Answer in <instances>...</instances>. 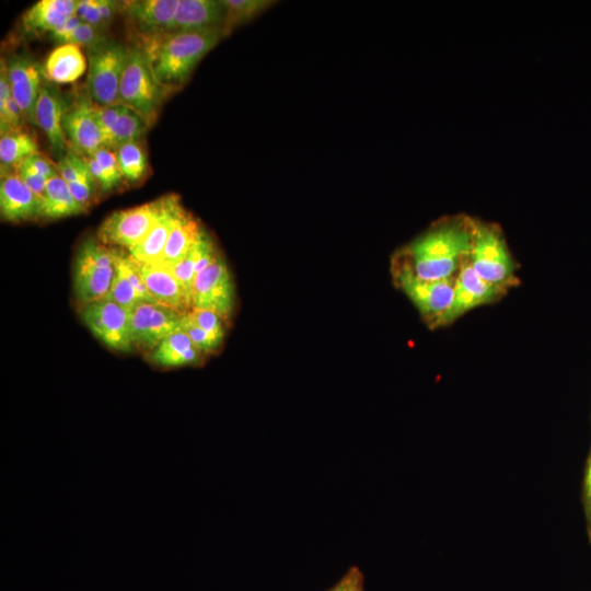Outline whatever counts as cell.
Masks as SVG:
<instances>
[{"label":"cell","mask_w":591,"mask_h":591,"mask_svg":"<svg viewBox=\"0 0 591 591\" xmlns=\"http://www.w3.org/2000/svg\"><path fill=\"white\" fill-rule=\"evenodd\" d=\"M12 96L24 118L35 124V106L42 86L43 68L28 55H12L5 60Z\"/></svg>","instance_id":"obj_13"},{"label":"cell","mask_w":591,"mask_h":591,"mask_svg":"<svg viewBox=\"0 0 591 591\" xmlns=\"http://www.w3.org/2000/svg\"><path fill=\"white\" fill-rule=\"evenodd\" d=\"M62 128L66 138L80 155L92 157L103 147V134L95 117V104L89 93L68 107Z\"/></svg>","instance_id":"obj_12"},{"label":"cell","mask_w":591,"mask_h":591,"mask_svg":"<svg viewBox=\"0 0 591 591\" xmlns=\"http://www.w3.org/2000/svg\"><path fill=\"white\" fill-rule=\"evenodd\" d=\"M136 263L155 302L183 313L190 311V300L170 268L155 263Z\"/></svg>","instance_id":"obj_18"},{"label":"cell","mask_w":591,"mask_h":591,"mask_svg":"<svg viewBox=\"0 0 591 591\" xmlns=\"http://www.w3.org/2000/svg\"><path fill=\"white\" fill-rule=\"evenodd\" d=\"M77 0H40L22 16L23 30L28 34L55 32L76 14Z\"/></svg>","instance_id":"obj_21"},{"label":"cell","mask_w":591,"mask_h":591,"mask_svg":"<svg viewBox=\"0 0 591 591\" xmlns=\"http://www.w3.org/2000/svg\"><path fill=\"white\" fill-rule=\"evenodd\" d=\"M81 23L82 21L76 14L72 15L62 26L50 33L51 39L55 42L58 40L74 31Z\"/></svg>","instance_id":"obj_43"},{"label":"cell","mask_w":591,"mask_h":591,"mask_svg":"<svg viewBox=\"0 0 591 591\" xmlns=\"http://www.w3.org/2000/svg\"><path fill=\"white\" fill-rule=\"evenodd\" d=\"M503 288L482 279L471 266L468 258L462 264L454 278V293L445 324L453 322L465 312L491 302Z\"/></svg>","instance_id":"obj_15"},{"label":"cell","mask_w":591,"mask_h":591,"mask_svg":"<svg viewBox=\"0 0 591 591\" xmlns=\"http://www.w3.org/2000/svg\"><path fill=\"white\" fill-rule=\"evenodd\" d=\"M92 157L99 162L106 173L113 188L117 187L124 181V176L114 151L108 148L101 147Z\"/></svg>","instance_id":"obj_35"},{"label":"cell","mask_w":591,"mask_h":591,"mask_svg":"<svg viewBox=\"0 0 591 591\" xmlns=\"http://www.w3.org/2000/svg\"><path fill=\"white\" fill-rule=\"evenodd\" d=\"M586 489H587L588 502L591 509V457H590L588 468H587Z\"/></svg>","instance_id":"obj_44"},{"label":"cell","mask_w":591,"mask_h":591,"mask_svg":"<svg viewBox=\"0 0 591 591\" xmlns=\"http://www.w3.org/2000/svg\"><path fill=\"white\" fill-rule=\"evenodd\" d=\"M190 310H205L229 321L235 308L233 280L224 258L219 255L194 281Z\"/></svg>","instance_id":"obj_9"},{"label":"cell","mask_w":591,"mask_h":591,"mask_svg":"<svg viewBox=\"0 0 591 591\" xmlns=\"http://www.w3.org/2000/svg\"><path fill=\"white\" fill-rule=\"evenodd\" d=\"M473 231V221L439 223L401 252L398 266L424 280L453 278V273L470 257Z\"/></svg>","instance_id":"obj_1"},{"label":"cell","mask_w":591,"mask_h":591,"mask_svg":"<svg viewBox=\"0 0 591 591\" xmlns=\"http://www.w3.org/2000/svg\"><path fill=\"white\" fill-rule=\"evenodd\" d=\"M42 198L16 173L5 172L0 182V213L10 222L40 217Z\"/></svg>","instance_id":"obj_17"},{"label":"cell","mask_w":591,"mask_h":591,"mask_svg":"<svg viewBox=\"0 0 591 591\" xmlns=\"http://www.w3.org/2000/svg\"><path fill=\"white\" fill-rule=\"evenodd\" d=\"M166 94L155 79L143 49L129 47L119 86V103L140 114L151 126Z\"/></svg>","instance_id":"obj_4"},{"label":"cell","mask_w":591,"mask_h":591,"mask_svg":"<svg viewBox=\"0 0 591 591\" xmlns=\"http://www.w3.org/2000/svg\"><path fill=\"white\" fill-rule=\"evenodd\" d=\"M73 291L81 305L106 298L115 275V248L84 240L74 256Z\"/></svg>","instance_id":"obj_3"},{"label":"cell","mask_w":591,"mask_h":591,"mask_svg":"<svg viewBox=\"0 0 591 591\" xmlns=\"http://www.w3.org/2000/svg\"><path fill=\"white\" fill-rule=\"evenodd\" d=\"M394 278L397 286L431 327L445 325L453 300L454 278L424 280L398 265L395 266Z\"/></svg>","instance_id":"obj_7"},{"label":"cell","mask_w":591,"mask_h":591,"mask_svg":"<svg viewBox=\"0 0 591 591\" xmlns=\"http://www.w3.org/2000/svg\"><path fill=\"white\" fill-rule=\"evenodd\" d=\"M73 197L68 184L57 174L47 181L45 195L42 198L40 217L45 219H59L84 212Z\"/></svg>","instance_id":"obj_25"},{"label":"cell","mask_w":591,"mask_h":591,"mask_svg":"<svg viewBox=\"0 0 591 591\" xmlns=\"http://www.w3.org/2000/svg\"><path fill=\"white\" fill-rule=\"evenodd\" d=\"M205 356L179 328L163 338L151 351L147 360L160 368H178L199 364Z\"/></svg>","instance_id":"obj_20"},{"label":"cell","mask_w":591,"mask_h":591,"mask_svg":"<svg viewBox=\"0 0 591 591\" xmlns=\"http://www.w3.org/2000/svg\"><path fill=\"white\" fill-rule=\"evenodd\" d=\"M68 109L66 99L55 83L44 82L35 106V124L44 131L51 150L60 158L66 153L62 119Z\"/></svg>","instance_id":"obj_16"},{"label":"cell","mask_w":591,"mask_h":591,"mask_svg":"<svg viewBox=\"0 0 591 591\" xmlns=\"http://www.w3.org/2000/svg\"><path fill=\"white\" fill-rule=\"evenodd\" d=\"M224 15L221 1L179 0L173 22V32L223 28Z\"/></svg>","instance_id":"obj_22"},{"label":"cell","mask_w":591,"mask_h":591,"mask_svg":"<svg viewBox=\"0 0 591 591\" xmlns=\"http://www.w3.org/2000/svg\"><path fill=\"white\" fill-rule=\"evenodd\" d=\"M193 321L204 329L211 339L220 347L224 340V320L217 313L205 310L188 311Z\"/></svg>","instance_id":"obj_31"},{"label":"cell","mask_w":591,"mask_h":591,"mask_svg":"<svg viewBox=\"0 0 591 591\" xmlns=\"http://www.w3.org/2000/svg\"><path fill=\"white\" fill-rule=\"evenodd\" d=\"M125 258L126 253L115 248V275L106 298L120 305L127 312H130L141 302L128 277Z\"/></svg>","instance_id":"obj_27"},{"label":"cell","mask_w":591,"mask_h":591,"mask_svg":"<svg viewBox=\"0 0 591 591\" xmlns=\"http://www.w3.org/2000/svg\"><path fill=\"white\" fill-rule=\"evenodd\" d=\"M113 151L125 181L136 183L143 177L148 170V162L138 141L124 143Z\"/></svg>","instance_id":"obj_30"},{"label":"cell","mask_w":591,"mask_h":591,"mask_svg":"<svg viewBox=\"0 0 591 591\" xmlns=\"http://www.w3.org/2000/svg\"><path fill=\"white\" fill-rule=\"evenodd\" d=\"M85 69L86 61L81 48L77 45L65 44L49 53L43 73L48 82L65 84L77 81Z\"/></svg>","instance_id":"obj_23"},{"label":"cell","mask_w":591,"mask_h":591,"mask_svg":"<svg viewBox=\"0 0 591 591\" xmlns=\"http://www.w3.org/2000/svg\"><path fill=\"white\" fill-rule=\"evenodd\" d=\"M161 198L108 215L101 223L97 237L107 246L127 251L138 245L150 232L160 213Z\"/></svg>","instance_id":"obj_8"},{"label":"cell","mask_w":591,"mask_h":591,"mask_svg":"<svg viewBox=\"0 0 591 591\" xmlns=\"http://www.w3.org/2000/svg\"><path fill=\"white\" fill-rule=\"evenodd\" d=\"M162 204L157 222L136 246L127 253L137 262L158 263L163 254L169 234L182 207L178 196L169 195L161 197Z\"/></svg>","instance_id":"obj_19"},{"label":"cell","mask_w":591,"mask_h":591,"mask_svg":"<svg viewBox=\"0 0 591 591\" xmlns=\"http://www.w3.org/2000/svg\"><path fill=\"white\" fill-rule=\"evenodd\" d=\"M105 39L104 33L82 22L74 31L59 38L56 43L60 45L72 44L79 47L83 46L88 49Z\"/></svg>","instance_id":"obj_33"},{"label":"cell","mask_w":591,"mask_h":591,"mask_svg":"<svg viewBox=\"0 0 591 591\" xmlns=\"http://www.w3.org/2000/svg\"><path fill=\"white\" fill-rule=\"evenodd\" d=\"M96 5H97L99 13L104 24L108 26L117 12L119 2L108 1V0H96Z\"/></svg>","instance_id":"obj_42"},{"label":"cell","mask_w":591,"mask_h":591,"mask_svg":"<svg viewBox=\"0 0 591 591\" xmlns=\"http://www.w3.org/2000/svg\"><path fill=\"white\" fill-rule=\"evenodd\" d=\"M88 93L94 104L107 106L119 103V86L129 47L105 39L88 48Z\"/></svg>","instance_id":"obj_5"},{"label":"cell","mask_w":591,"mask_h":591,"mask_svg":"<svg viewBox=\"0 0 591 591\" xmlns=\"http://www.w3.org/2000/svg\"><path fill=\"white\" fill-rule=\"evenodd\" d=\"M15 173L19 175V177L25 183V185L33 190L36 195H38L40 198L45 195V189L47 185V181L42 175L28 170L27 167L23 165H19L15 169Z\"/></svg>","instance_id":"obj_40"},{"label":"cell","mask_w":591,"mask_h":591,"mask_svg":"<svg viewBox=\"0 0 591 591\" xmlns=\"http://www.w3.org/2000/svg\"><path fill=\"white\" fill-rule=\"evenodd\" d=\"M20 165L42 175L49 179L58 174L57 165L53 164L46 157L40 153L34 154L23 161Z\"/></svg>","instance_id":"obj_38"},{"label":"cell","mask_w":591,"mask_h":591,"mask_svg":"<svg viewBox=\"0 0 591 591\" xmlns=\"http://www.w3.org/2000/svg\"><path fill=\"white\" fill-rule=\"evenodd\" d=\"M184 314L158 302L138 303L129 312L134 349L151 351L163 338L181 328Z\"/></svg>","instance_id":"obj_11"},{"label":"cell","mask_w":591,"mask_h":591,"mask_svg":"<svg viewBox=\"0 0 591 591\" xmlns=\"http://www.w3.org/2000/svg\"><path fill=\"white\" fill-rule=\"evenodd\" d=\"M221 3L225 13L223 28L229 34L234 27L250 22L276 2L269 0H221Z\"/></svg>","instance_id":"obj_29"},{"label":"cell","mask_w":591,"mask_h":591,"mask_svg":"<svg viewBox=\"0 0 591 591\" xmlns=\"http://www.w3.org/2000/svg\"><path fill=\"white\" fill-rule=\"evenodd\" d=\"M71 194L76 198V200L84 208L89 207L91 204L94 193L96 183L93 179L92 176L82 177L76 182L68 184Z\"/></svg>","instance_id":"obj_37"},{"label":"cell","mask_w":591,"mask_h":591,"mask_svg":"<svg viewBox=\"0 0 591 591\" xmlns=\"http://www.w3.org/2000/svg\"><path fill=\"white\" fill-rule=\"evenodd\" d=\"M76 15L83 22L104 33L107 27L97 10L96 0H79L77 2Z\"/></svg>","instance_id":"obj_36"},{"label":"cell","mask_w":591,"mask_h":591,"mask_svg":"<svg viewBox=\"0 0 591 591\" xmlns=\"http://www.w3.org/2000/svg\"><path fill=\"white\" fill-rule=\"evenodd\" d=\"M328 591H363V575L358 567H351Z\"/></svg>","instance_id":"obj_39"},{"label":"cell","mask_w":591,"mask_h":591,"mask_svg":"<svg viewBox=\"0 0 591 591\" xmlns=\"http://www.w3.org/2000/svg\"><path fill=\"white\" fill-rule=\"evenodd\" d=\"M468 262L485 281L505 288L514 277V263L508 246L491 225L474 222Z\"/></svg>","instance_id":"obj_6"},{"label":"cell","mask_w":591,"mask_h":591,"mask_svg":"<svg viewBox=\"0 0 591 591\" xmlns=\"http://www.w3.org/2000/svg\"><path fill=\"white\" fill-rule=\"evenodd\" d=\"M149 126L140 114L126 107L115 124L105 148L115 150L124 143L138 141Z\"/></svg>","instance_id":"obj_28"},{"label":"cell","mask_w":591,"mask_h":591,"mask_svg":"<svg viewBox=\"0 0 591 591\" xmlns=\"http://www.w3.org/2000/svg\"><path fill=\"white\" fill-rule=\"evenodd\" d=\"M179 0H137L120 7L137 32L151 40L173 32Z\"/></svg>","instance_id":"obj_14"},{"label":"cell","mask_w":591,"mask_h":591,"mask_svg":"<svg viewBox=\"0 0 591 591\" xmlns=\"http://www.w3.org/2000/svg\"><path fill=\"white\" fill-rule=\"evenodd\" d=\"M225 35L222 27L172 32L148 40L142 49L155 79L170 93L185 84L201 58Z\"/></svg>","instance_id":"obj_2"},{"label":"cell","mask_w":591,"mask_h":591,"mask_svg":"<svg viewBox=\"0 0 591 591\" xmlns=\"http://www.w3.org/2000/svg\"><path fill=\"white\" fill-rule=\"evenodd\" d=\"M181 329L205 356L213 354L220 348L211 337L193 321L188 312L182 317Z\"/></svg>","instance_id":"obj_32"},{"label":"cell","mask_w":591,"mask_h":591,"mask_svg":"<svg viewBox=\"0 0 591 591\" xmlns=\"http://www.w3.org/2000/svg\"><path fill=\"white\" fill-rule=\"evenodd\" d=\"M201 229L198 220L182 206L169 234L163 254L155 264L170 269L174 267L186 255Z\"/></svg>","instance_id":"obj_24"},{"label":"cell","mask_w":591,"mask_h":591,"mask_svg":"<svg viewBox=\"0 0 591 591\" xmlns=\"http://www.w3.org/2000/svg\"><path fill=\"white\" fill-rule=\"evenodd\" d=\"M37 153H39L37 142L30 134L16 129L1 135V166L16 169L27 158Z\"/></svg>","instance_id":"obj_26"},{"label":"cell","mask_w":591,"mask_h":591,"mask_svg":"<svg viewBox=\"0 0 591 591\" xmlns=\"http://www.w3.org/2000/svg\"><path fill=\"white\" fill-rule=\"evenodd\" d=\"M80 314L84 325L106 347L119 352L132 351L129 312L120 305L104 298L81 305Z\"/></svg>","instance_id":"obj_10"},{"label":"cell","mask_w":591,"mask_h":591,"mask_svg":"<svg viewBox=\"0 0 591 591\" xmlns=\"http://www.w3.org/2000/svg\"><path fill=\"white\" fill-rule=\"evenodd\" d=\"M82 157L96 185L103 192H109L114 189L106 173L104 172L102 166L99 164V162L93 157H86V155H82Z\"/></svg>","instance_id":"obj_41"},{"label":"cell","mask_w":591,"mask_h":591,"mask_svg":"<svg viewBox=\"0 0 591 591\" xmlns=\"http://www.w3.org/2000/svg\"><path fill=\"white\" fill-rule=\"evenodd\" d=\"M126 107L121 103L107 106L95 104V117L103 134V147H105L115 124Z\"/></svg>","instance_id":"obj_34"}]
</instances>
